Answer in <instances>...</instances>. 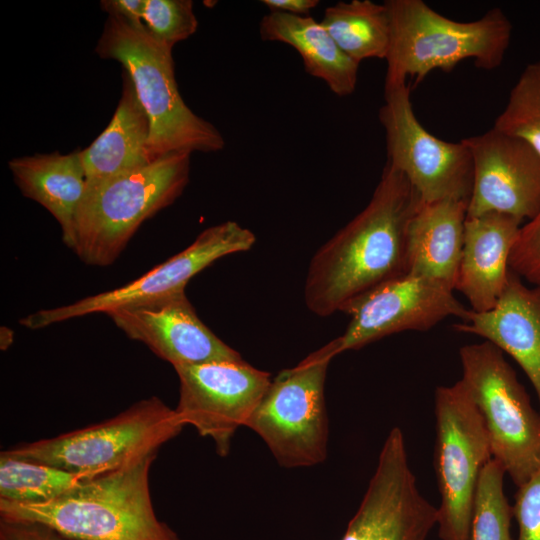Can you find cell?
<instances>
[{"label":"cell","mask_w":540,"mask_h":540,"mask_svg":"<svg viewBox=\"0 0 540 540\" xmlns=\"http://www.w3.org/2000/svg\"><path fill=\"white\" fill-rule=\"evenodd\" d=\"M122 81L121 97L110 123L88 147L80 149L87 186L153 162L149 155V119L125 71Z\"/></svg>","instance_id":"21"},{"label":"cell","mask_w":540,"mask_h":540,"mask_svg":"<svg viewBox=\"0 0 540 540\" xmlns=\"http://www.w3.org/2000/svg\"><path fill=\"white\" fill-rule=\"evenodd\" d=\"M453 327L482 337L510 355L531 382L540 412V288L527 287L510 270L496 306L482 313L467 309L462 322Z\"/></svg>","instance_id":"17"},{"label":"cell","mask_w":540,"mask_h":540,"mask_svg":"<svg viewBox=\"0 0 540 540\" xmlns=\"http://www.w3.org/2000/svg\"><path fill=\"white\" fill-rule=\"evenodd\" d=\"M0 540H72L41 523L21 520H0Z\"/></svg>","instance_id":"30"},{"label":"cell","mask_w":540,"mask_h":540,"mask_svg":"<svg viewBox=\"0 0 540 540\" xmlns=\"http://www.w3.org/2000/svg\"><path fill=\"white\" fill-rule=\"evenodd\" d=\"M98 475L0 454V500L34 504L54 500Z\"/></svg>","instance_id":"24"},{"label":"cell","mask_w":540,"mask_h":540,"mask_svg":"<svg viewBox=\"0 0 540 540\" xmlns=\"http://www.w3.org/2000/svg\"><path fill=\"white\" fill-rule=\"evenodd\" d=\"M173 48L156 40L144 24L108 16L95 47L102 59L116 60L134 85L150 122L152 161L175 152H217L224 148L221 132L195 114L178 90Z\"/></svg>","instance_id":"3"},{"label":"cell","mask_w":540,"mask_h":540,"mask_svg":"<svg viewBox=\"0 0 540 540\" xmlns=\"http://www.w3.org/2000/svg\"><path fill=\"white\" fill-rule=\"evenodd\" d=\"M259 33L265 41L293 47L302 58L305 71L324 81L337 96L355 91L359 63L339 48L321 22L310 16L270 11L262 17Z\"/></svg>","instance_id":"22"},{"label":"cell","mask_w":540,"mask_h":540,"mask_svg":"<svg viewBox=\"0 0 540 540\" xmlns=\"http://www.w3.org/2000/svg\"><path fill=\"white\" fill-rule=\"evenodd\" d=\"M469 200L421 202L407 228L406 272L455 290Z\"/></svg>","instance_id":"19"},{"label":"cell","mask_w":540,"mask_h":540,"mask_svg":"<svg viewBox=\"0 0 540 540\" xmlns=\"http://www.w3.org/2000/svg\"><path fill=\"white\" fill-rule=\"evenodd\" d=\"M461 380L486 427L492 458L516 487L540 470V412L504 352L485 340L460 348Z\"/></svg>","instance_id":"7"},{"label":"cell","mask_w":540,"mask_h":540,"mask_svg":"<svg viewBox=\"0 0 540 540\" xmlns=\"http://www.w3.org/2000/svg\"><path fill=\"white\" fill-rule=\"evenodd\" d=\"M422 202L408 179L386 163L366 207L312 257L304 300L327 317L391 279L406 274L409 221Z\"/></svg>","instance_id":"1"},{"label":"cell","mask_w":540,"mask_h":540,"mask_svg":"<svg viewBox=\"0 0 540 540\" xmlns=\"http://www.w3.org/2000/svg\"><path fill=\"white\" fill-rule=\"evenodd\" d=\"M509 268L540 288V211L521 226L510 254Z\"/></svg>","instance_id":"28"},{"label":"cell","mask_w":540,"mask_h":540,"mask_svg":"<svg viewBox=\"0 0 540 540\" xmlns=\"http://www.w3.org/2000/svg\"><path fill=\"white\" fill-rule=\"evenodd\" d=\"M453 291L408 273L371 289L344 309L351 318L344 333L334 339L338 354L395 333L427 331L450 316L462 319L467 308Z\"/></svg>","instance_id":"13"},{"label":"cell","mask_w":540,"mask_h":540,"mask_svg":"<svg viewBox=\"0 0 540 540\" xmlns=\"http://www.w3.org/2000/svg\"><path fill=\"white\" fill-rule=\"evenodd\" d=\"M435 470L441 540H470L477 485L492 458L483 418L462 380L435 390Z\"/></svg>","instance_id":"9"},{"label":"cell","mask_w":540,"mask_h":540,"mask_svg":"<svg viewBox=\"0 0 540 540\" xmlns=\"http://www.w3.org/2000/svg\"><path fill=\"white\" fill-rule=\"evenodd\" d=\"M101 9L108 16H117L133 24H142L145 0H102Z\"/></svg>","instance_id":"31"},{"label":"cell","mask_w":540,"mask_h":540,"mask_svg":"<svg viewBox=\"0 0 540 540\" xmlns=\"http://www.w3.org/2000/svg\"><path fill=\"white\" fill-rule=\"evenodd\" d=\"M512 514L518 526L517 540H540V470L517 488Z\"/></svg>","instance_id":"29"},{"label":"cell","mask_w":540,"mask_h":540,"mask_svg":"<svg viewBox=\"0 0 540 540\" xmlns=\"http://www.w3.org/2000/svg\"><path fill=\"white\" fill-rule=\"evenodd\" d=\"M437 518L438 508L419 491L407 451L385 446L342 540H427Z\"/></svg>","instance_id":"15"},{"label":"cell","mask_w":540,"mask_h":540,"mask_svg":"<svg viewBox=\"0 0 540 540\" xmlns=\"http://www.w3.org/2000/svg\"><path fill=\"white\" fill-rule=\"evenodd\" d=\"M151 453L44 503L0 500L1 518L45 524L72 540H180L158 519L150 493Z\"/></svg>","instance_id":"2"},{"label":"cell","mask_w":540,"mask_h":540,"mask_svg":"<svg viewBox=\"0 0 540 540\" xmlns=\"http://www.w3.org/2000/svg\"><path fill=\"white\" fill-rule=\"evenodd\" d=\"M379 120L387 162L410 182L422 202L469 200L473 163L466 145L435 137L418 121L407 80L385 81Z\"/></svg>","instance_id":"10"},{"label":"cell","mask_w":540,"mask_h":540,"mask_svg":"<svg viewBox=\"0 0 540 540\" xmlns=\"http://www.w3.org/2000/svg\"><path fill=\"white\" fill-rule=\"evenodd\" d=\"M190 156L175 152L137 170L87 186L73 251L86 264H112L140 225L171 205L189 182Z\"/></svg>","instance_id":"5"},{"label":"cell","mask_w":540,"mask_h":540,"mask_svg":"<svg viewBox=\"0 0 540 540\" xmlns=\"http://www.w3.org/2000/svg\"><path fill=\"white\" fill-rule=\"evenodd\" d=\"M179 379L175 412L184 426L228 455L236 430L246 426L271 383V375L245 360L174 367Z\"/></svg>","instance_id":"12"},{"label":"cell","mask_w":540,"mask_h":540,"mask_svg":"<svg viewBox=\"0 0 540 540\" xmlns=\"http://www.w3.org/2000/svg\"><path fill=\"white\" fill-rule=\"evenodd\" d=\"M13 339H14L13 331L10 328L6 327V326H1V330H0V348H1V350L8 349L12 345Z\"/></svg>","instance_id":"33"},{"label":"cell","mask_w":540,"mask_h":540,"mask_svg":"<svg viewBox=\"0 0 540 540\" xmlns=\"http://www.w3.org/2000/svg\"><path fill=\"white\" fill-rule=\"evenodd\" d=\"M8 167L22 194L54 216L63 242L73 250L77 212L87 190L80 149L68 154L56 151L16 157Z\"/></svg>","instance_id":"20"},{"label":"cell","mask_w":540,"mask_h":540,"mask_svg":"<svg viewBox=\"0 0 540 540\" xmlns=\"http://www.w3.org/2000/svg\"><path fill=\"white\" fill-rule=\"evenodd\" d=\"M523 221L490 212L467 217L455 290L469 301L471 310H492L509 278V258Z\"/></svg>","instance_id":"18"},{"label":"cell","mask_w":540,"mask_h":540,"mask_svg":"<svg viewBox=\"0 0 540 540\" xmlns=\"http://www.w3.org/2000/svg\"><path fill=\"white\" fill-rule=\"evenodd\" d=\"M321 24L339 48L359 63L386 59L390 43V19L386 4L371 0L339 1L328 6Z\"/></svg>","instance_id":"23"},{"label":"cell","mask_w":540,"mask_h":540,"mask_svg":"<svg viewBox=\"0 0 540 540\" xmlns=\"http://www.w3.org/2000/svg\"><path fill=\"white\" fill-rule=\"evenodd\" d=\"M143 24L156 40L170 48L198 28L191 0H145Z\"/></svg>","instance_id":"27"},{"label":"cell","mask_w":540,"mask_h":540,"mask_svg":"<svg viewBox=\"0 0 540 540\" xmlns=\"http://www.w3.org/2000/svg\"><path fill=\"white\" fill-rule=\"evenodd\" d=\"M184 427L175 409L153 396L97 424L2 452L74 473L101 475L158 453Z\"/></svg>","instance_id":"6"},{"label":"cell","mask_w":540,"mask_h":540,"mask_svg":"<svg viewBox=\"0 0 540 540\" xmlns=\"http://www.w3.org/2000/svg\"><path fill=\"white\" fill-rule=\"evenodd\" d=\"M107 315L130 339L145 344L173 368L243 360L199 319L185 291L121 307Z\"/></svg>","instance_id":"16"},{"label":"cell","mask_w":540,"mask_h":540,"mask_svg":"<svg viewBox=\"0 0 540 540\" xmlns=\"http://www.w3.org/2000/svg\"><path fill=\"white\" fill-rule=\"evenodd\" d=\"M261 3L271 11L283 12L297 16L307 14L318 6V0H262Z\"/></svg>","instance_id":"32"},{"label":"cell","mask_w":540,"mask_h":540,"mask_svg":"<svg viewBox=\"0 0 540 540\" xmlns=\"http://www.w3.org/2000/svg\"><path fill=\"white\" fill-rule=\"evenodd\" d=\"M493 128L524 139L540 153V60L524 68Z\"/></svg>","instance_id":"26"},{"label":"cell","mask_w":540,"mask_h":540,"mask_svg":"<svg viewBox=\"0 0 540 540\" xmlns=\"http://www.w3.org/2000/svg\"><path fill=\"white\" fill-rule=\"evenodd\" d=\"M336 355L332 340L293 368L279 372L246 424L282 467H310L327 457L325 381Z\"/></svg>","instance_id":"8"},{"label":"cell","mask_w":540,"mask_h":540,"mask_svg":"<svg viewBox=\"0 0 540 540\" xmlns=\"http://www.w3.org/2000/svg\"><path fill=\"white\" fill-rule=\"evenodd\" d=\"M255 241V235L237 222L220 223L203 230L184 250L121 287L65 306L38 310L19 322L29 329H40L185 291L189 280L200 271L226 255L248 251Z\"/></svg>","instance_id":"11"},{"label":"cell","mask_w":540,"mask_h":540,"mask_svg":"<svg viewBox=\"0 0 540 540\" xmlns=\"http://www.w3.org/2000/svg\"><path fill=\"white\" fill-rule=\"evenodd\" d=\"M506 472L491 458L479 477L470 540H512V507L504 492Z\"/></svg>","instance_id":"25"},{"label":"cell","mask_w":540,"mask_h":540,"mask_svg":"<svg viewBox=\"0 0 540 540\" xmlns=\"http://www.w3.org/2000/svg\"><path fill=\"white\" fill-rule=\"evenodd\" d=\"M473 163L467 217L490 212L521 221L540 211V153L524 139L494 129L461 140Z\"/></svg>","instance_id":"14"},{"label":"cell","mask_w":540,"mask_h":540,"mask_svg":"<svg viewBox=\"0 0 540 540\" xmlns=\"http://www.w3.org/2000/svg\"><path fill=\"white\" fill-rule=\"evenodd\" d=\"M384 3L390 19L385 81L410 77L418 84L430 72H449L466 59L484 70H494L503 62L512 24L499 8L461 22L443 16L422 0Z\"/></svg>","instance_id":"4"}]
</instances>
